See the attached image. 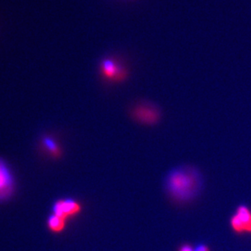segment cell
<instances>
[{
    "label": "cell",
    "mask_w": 251,
    "mask_h": 251,
    "mask_svg": "<svg viewBox=\"0 0 251 251\" xmlns=\"http://www.w3.org/2000/svg\"><path fill=\"white\" fill-rule=\"evenodd\" d=\"M201 176L198 170L190 167L172 170L166 179L170 197L177 202H188L198 195L201 188Z\"/></svg>",
    "instance_id": "cell-1"
},
{
    "label": "cell",
    "mask_w": 251,
    "mask_h": 251,
    "mask_svg": "<svg viewBox=\"0 0 251 251\" xmlns=\"http://www.w3.org/2000/svg\"><path fill=\"white\" fill-rule=\"evenodd\" d=\"M130 116L139 124L152 126L160 121L161 112L154 104L143 102L133 107L130 110Z\"/></svg>",
    "instance_id": "cell-2"
},
{
    "label": "cell",
    "mask_w": 251,
    "mask_h": 251,
    "mask_svg": "<svg viewBox=\"0 0 251 251\" xmlns=\"http://www.w3.org/2000/svg\"><path fill=\"white\" fill-rule=\"evenodd\" d=\"M100 73L109 82H121L127 78V69L114 58H104L100 64Z\"/></svg>",
    "instance_id": "cell-3"
},
{
    "label": "cell",
    "mask_w": 251,
    "mask_h": 251,
    "mask_svg": "<svg viewBox=\"0 0 251 251\" xmlns=\"http://www.w3.org/2000/svg\"><path fill=\"white\" fill-rule=\"evenodd\" d=\"M15 182L9 167L0 158V201L12 197L14 193Z\"/></svg>",
    "instance_id": "cell-4"
},
{
    "label": "cell",
    "mask_w": 251,
    "mask_h": 251,
    "mask_svg": "<svg viewBox=\"0 0 251 251\" xmlns=\"http://www.w3.org/2000/svg\"><path fill=\"white\" fill-rule=\"evenodd\" d=\"M231 226L238 233H251V210L246 205L237 208V212L231 219Z\"/></svg>",
    "instance_id": "cell-5"
},
{
    "label": "cell",
    "mask_w": 251,
    "mask_h": 251,
    "mask_svg": "<svg viewBox=\"0 0 251 251\" xmlns=\"http://www.w3.org/2000/svg\"><path fill=\"white\" fill-rule=\"evenodd\" d=\"M52 210L54 215H58L67 220L68 218L75 216L81 212L82 206L74 199H65L56 201Z\"/></svg>",
    "instance_id": "cell-6"
},
{
    "label": "cell",
    "mask_w": 251,
    "mask_h": 251,
    "mask_svg": "<svg viewBox=\"0 0 251 251\" xmlns=\"http://www.w3.org/2000/svg\"><path fill=\"white\" fill-rule=\"evenodd\" d=\"M42 142H43V146L44 149L46 150L49 154L51 155V157H55V158L61 157L62 151L56 140L50 136H44Z\"/></svg>",
    "instance_id": "cell-7"
},
{
    "label": "cell",
    "mask_w": 251,
    "mask_h": 251,
    "mask_svg": "<svg viewBox=\"0 0 251 251\" xmlns=\"http://www.w3.org/2000/svg\"><path fill=\"white\" fill-rule=\"evenodd\" d=\"M48 227L51 232L55 233H59L62 232L65 229V225H66V220L60 217L58 215H52L49 216L48 219Z\"/></svg>",
    "instance_id": "cell-8"
},
{
    "label": "cell",
    "mask_w": 251,
    "mask_h": 251,
    "mask_svg": "<svg viewBox=\"0 0 251 251\" xmlns=\"http://www.w3.org/2000/svg\"><path fill=\"white\" fill-rule=\"evenodd\" d=\"M194 251H210L208 249V247L205 245H198V247H196Z\"/></svg>",
    "instance_id": "cell-9"
},
{
    "label": "cell",
    "mask_w": 251,
    "mask_h": 251,
    "mask_svg": "<svg viewBox=\"0 0 251 251\" xmlns=\"http://www.w3.org/2000/svg\"><path fill=\"white\" fill-rule=\"evenodd\" d=\"M179 251H194V250L192 249V247H189L188 245H184L179 249Z\"/></svg>",
    "instance_id": "cell-10"
}]
</instances>
